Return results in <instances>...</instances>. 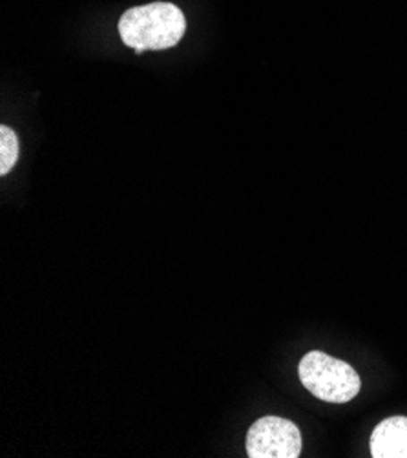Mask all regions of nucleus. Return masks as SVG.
<instances>
[{
    "instance_id": "nucleus-1",
    "label": "nucleus",
    "mask_w": 407,
    "mask_h": 458,
    "mask_svg": "<svg viewBox=\"0 0 407 458\" xmlns=\"http://www.w3.org/2000/svg\"><path fill=\"white\" fill-rule=\"evenodd\" d=\"M187 19L175 4L152 3L128 10L119 21V35L128 48L141 55L147 50H168L183 38Z\"/></svg>"
},
{
    "instance_id": "nucleus-2",
    "label": "nucleus",
    "mask_w": 407,
    "mask_h": 458,
    "mask_svg": "<svg viewBox=\"0 0 407 458\" xmlns=\"http://www.w3.org/2000/svg\"><path fill=\"white\" fill-rule=\"evenodd\" d=\"M298 375L309 393L329 403L351 402L361 387L358 373L349 363L322 351L307 352L300 361Z\"/></svg>"
},
{
    "instance_id": "nucleus-3",
    "label": "nucleus",
    "mask_w": 407,
    "mask_h": 458,
    "mask_svg": "<svg viewBox=\"0 0 407 458\" xmlns=\"http://www.w3.org/2000/svg\"><path fill=\"white\" fill-rule=\"evenodd\" d=\"M301 453L300 429L282 417H263L247 433L250 458H296Z\"/></svg>"
},
{
    "instance_id": "nucleus-4",
    "label": "nucleus",
    "mask_w": 407,
    "mask_h": 458,
    "mask_svg": "<svg viewBox=\"0 0 407 458\" xmlns=\"http://www.w3.org/2000/svg\"><path fill=\"white\" fill-rule=\"evenodd\" d=\"M371 456L407 458V417L382 420L371 435Z\"/></svg>"
},
{
    "instance_id": "nucleus-5",
    "label": "nucleus",
    "mask_w": 407,
    "mask_h": 458,
    "mask_svg": "<svg viewBox=\"0 0 407 458\" xmlns=\"http://www.w3.org/2000/svg\"><path fill=\"white\" fill-rule=\"evenodd\" d=\"M19 159V140L12 128H0V175H6Z\"/></svg>"
}]
</instances>
